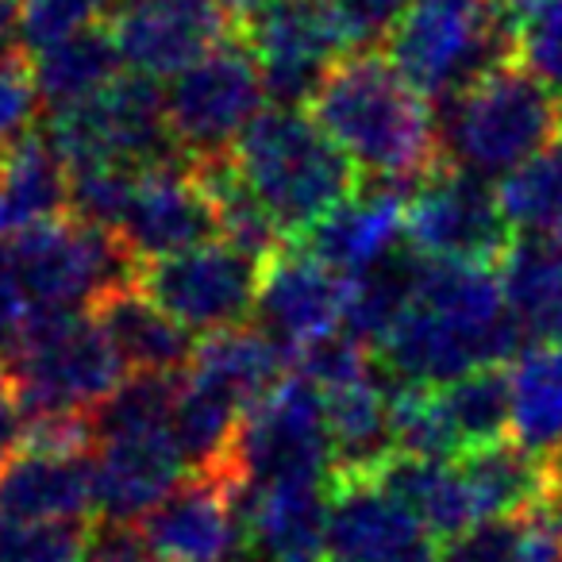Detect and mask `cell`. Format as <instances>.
<instances>
[{
	"mask_svg": "<svg viewBox=\"0 0 562 562\" xmlns=\"http://www.w3.org/2000/svg\"><path fill=\"white\" fill-rule=\"evenodd\" d=\"M258 281H262V262L224 239L204 243L186 255L143 262L135 270V290L186 331L204 339L247 328L258 305Z\"/></svg>",
	"mask_w": 562,
	"mask_h": 562,
	"instance_id": "obj_10",
	"label": "cell"
},
{
	"mask_svg": "<svg viewBox=\"0 0 562 562\" xmlns=\"http://www.w3.org/2000/svg\"><path fill=\"white\" fill-rule=\"evenodd\" d=\"M220 9H224V16L232 20V24H243V20H250L255 12H262L266 4H273V0H216Z\"/></svg>",
	"mask_w": 562,
	"mask_h": 562,
	"instance_id": "obj_47",
	"label": "cell"
},
{
	"mask_svg": "<svg viewBox=\"0 0 562 562\" xmlns=\"http://www.w3.org/2000/svg\"><path fill=\"white\" fill-rule=\"evenodd\" d=\"M40 127V93H35L27 55L0 58V155L16 147Z\"/></svg>",
	"mask_w": 562,
	"mask_h": 562,
	"instance_id": "obj_39",
	"label": "cell"
},
{
	"mask_svg": "<svg viewBox=\"0 0 562 562\" xmlns=\"http://www.w3.org/2000/svg\"><path fill=\"white\" fill-rule=\"evenodd\" d=\"M443 162L482 181H505L562 139V101L520 63H508L436 104Z\"/></svg>",
	"mask_w": 562,
	"mask_h": 562,
	"instance_id": "obj_3",
	"label": "cell"
},
{
	"mask_svg": "<svg viewBox=\"0 0 562 562\" xmlns=\"http://www.w3.org/2000/svg\"><path fill=\"white\" fill-rule=\"evenodd\" d=\"M4 367L16 385L24 420L55 413L93 416L124 385V362L93 313L32 316Z\"/></svg>",
	"mask_w": 562,
	"mask_h": 562,
	"instance_id": "obj_6",
	"label": "cell"
},
{
	"mask_svg": "<svg viewBox=\"0 0 562 562\" xmlns=\"http://www.w3.org/2000/svg\"><path fill=\"white\" fill-rule=\"evenodd\" d=\"M120 239L139 266L220 239L209 189L193 162L170 158V162L139 170V186H135L132 212L120 227Z\"/></svg>",
	"mask_w": 562,
	"mask_h": 562,
	"instance_id": "obj_16",
	"label": "cell"
},
{
	"mask_svg": "<svg viewBox=\"0 0 562 562\" xmlns=\"http://www.w3.org/2000/svg\"><path fill=\"white\" fill-rule=\"evenodd\" d=\"M186 459L178 451L173 428L127 431V436L97 439L93 493L104 524L132 528V520H147L181 482Z\"/></svg>",
	"mask_w": 562,
	"mask_h": 562,
	"instance_id": "obj_17",
	"label": "cell"
},
{
	"mask_svg": "<svg viewBox=\"0 0 562 562\" xmlns=\"http://www.w3.org/2000/svg\"><path fill=\"white\" fill-rule=\"evenodd\" d=\"M520 520H482L439 547V562H516Z\"/></svg>",
	"mask_w": 562,
	"mask_h": 562,
	"instance_id": "obj_41",
	"label": "cell"
},
{
	"mask_svg": "<svg viewBox=\"0 0 562 562\" xmlns=\"http://www.w3.org/2000/svg\"><path fill=\"white\" fill-rule=\"evenodd\" d=\"M232 474L243 485L331 482V436L324 393L301 374H285L247 408L232 447Z\"/></svg>",
	"mask_w": 562,
	"mask_h": 562,
	"instance_id": "obj_9",
	"label": "cell"
},
{
	"mask_svg": "<svg viewBox=\"0 0 562 562\" xmlns=\"http://www.w3.org/2000/svg\"><path fill=\"white\" fill-rule=\"evenodd\" d=\"M513 439L551 459L562 447V347L524 351L513 370Z\"/></svg>",
	"mask_w": 562,
	"mask_h": 562,
	"instance_id": "obj_31",
	"label": "cell"
},
{
	"mask_svg": "<svg viewBox=\"0 0 562 562\" xmlns=\"http://www.w3.org/2000/svg\"><path fill=\"white\" fill-rule=\"evenodd\" d=\"M120 0H24V24H20V50L27 58L55 43L101 27L116 12Z\"/></svg>",
	"mask_w": 562,
	"mask_h": 562,
	"instance_id": "obj_37",
	"label": "cell"
},
{
	"mask_svg": "<svg viewBox=\"0 0 562 562\" xmlns=\"http://www.w3.org/2000/svg\"><path fill=\"white\" fill-rule=\"evenodd\" d=\"M551 474H554V497H562V447L551 454Z\"/></svg>",
	"mask_w": 562,
	"mask_h": 562,
	"instance_id": "obj_48",
	"label": "cell"
},
{
	"mask_svg": "<svg viewBox=\"0 0 562 562\" xmlns=\"http://www.w3.org/2000/svg\"><path fill=\"white\" fill-rule=\"evenodd\" d=\"M0 266L35 316L93 313L109 293L132 285L139 270L120 235L97 232L74 216L4 235Z\"/></svg>",
	"mask_w": 562,
	"mask_h": 562,
	"instance_id": "obj_5",
	"label": "cell"
},
{
	"mask_svg": "<svg viewBox=\"0 0 562 562\" xmlns=\"http://www.w3.org/2000/svg\"><path fill=\"white\" fill-rule=\"evenodd\" d=\"M97 513L93 459L20 447L0 467V524H89Z\"/></svg>",
	"mask_w": 562,
	"mask_h": 562,
	"instance_id": "obj_20",
	"label": "cell"
},
{
	"mask_svg": "<svg viewBox=\"0 0 562 562\" xmlns=\"http://www.w3.org/2000/svg\"><path fill=\"white\" fill-rule=\"evenodd\" d=\"M70 216V166L55 150L47 127L4 150L0 166V224L4 235Z\"/></svg>",
	"mask_w": 562,
	"mask_h": 562,
	"instance_id": "obj_26",
	"label": "cell"
},
{
	"mask_svg": "<svg viewBox=\"0 0 562 562\" xmlns=\"http://www.w3.org/2000/svg\"><path fill=\"white\" fill-rule=\"evenodd\" d=\"M420 539L428 531L378 477L331 482L328 562H393Z\"/></svg>",
	"mask_w": 562,
	"mask_h": 562,
	"instance_id": "obj_21",
	"label": "cell"
},
{
	"mask_svg": "<svg viewBox=\"0 0 562 562\" xmlns=\"http://www.w3.org/2000/svg\"><path fill=\"white\" fill-rule=\"evenodd\" d=\"M385 58L424 101H451L516 63V24L505 0H408Z\"/></svg>",
	"mask_w": 562,
	"mask_h": 562,
	"instance_id": "obj_4",
	"label": "cell"
},
{
	"mask_svg": "<svg viewBox=\"0 0 562 562\" xmlns=\"http://www.w3.org/2000/svg\"><path fill=\"white\" fill-rule=\"evenodd\" d=\"M139 170L135 166H86L70 170V216L97 232L120 235L135 201Z\"/></svg>",
	"mask_w": 562,
	"mask_h": 562,
	"instance_id": "obj_36",
	"label": "cell"
},
{
	"mask_svg": "<svg viewBox=\"0 0 562 562\" xmlns=\"http://www.w3.org/2000/svg\"><path fill=\"white\" fill-rule=\"evenodd\" d=\"M0 239H4V224H0Z\"/></svg>",
	"mask_w": 562,
	"mask_h": 562,
	"instance_id": "obj_50",
	"label": "cell"
},
{
	"mask_svg": "<svg viewBox=\"0 0 562 562\" xmlns=\"http://www.w3.org/2000/svg\"><path fill=\"white\" fill-rule=\"evenodd\" d=\"M0 166H4V155H0Z\"/></svg>",
	"mask_w": 562,
	"mask_h": 562,
	"instance_id": "obj_51",
	"label": "cell"
},
{
	"mask_svg": "<svg viewBox=\"0 0 562 562\" xmlns=\"http://www.w3.org/2000/svg\"><path fill=\"white\" fill-rule=\"evenodd\" d=\"M27 63H32L40 104L50 116L101 97L109 86H116L120 70H124V58H120L116 43H112L109 24L70 35V40L32 55Z\"/></svg>",
	"mask_w": 562,
	"mask_h": 562,
	"instance_id": "obj_27",
	"label": "cell"
},
{
	"mask_svg": "<svg viewBox=\"0 0 562 562\" xmlns=\"http://www.w3.org/2000/svg\"><path fill=\"white\" fill-rule=\"evenodd\" d=\"M347 293H351V278L290 243L262 262L255 328H262L293 359L305 347L344 331Z\"/></svg>",
	"mask_w": 562,
	"mask_h": 562,
	"instance_id": "obj_14",
	"label": "cell"
},
{
	"mask_svg": "<svg viewBox=\"0 0 562 562\" xmlns=\"http://www.w3.org/2000/svg\"><path fill=\"white\" fill-rule=\"evenodd\" d=\"M120 58L139 78H178L235 32L216 0H120L109 16Z\"/></svg>",
	"mask_w": 562,
	"mask_h": 562,
	"instance_id": "obj_13",
	"label": "cell"
},
{
	"mask_svg": "<svg viewBox=\"0 0 562 562\" xmlns=\"http://www.w3.org/2000/svg\"><path fill=\"white\" fill-rule=\"evenodd\" d=\"M459 474L470 485L477 520H520L554 501L551 459L531 454L516 439L462 451Z\"/></svg>",
	"mask_w": 562,
	"mask_h": 562,
	"instance_id": "obj_25",
	"label": "cell"
},
{
	"mask_svg": "<svg viewBox=\"0 0 562 562\" xmlns=\"http://www.w3.org/2000/svg\"><path fill=\"white\" fill-rule=\"evenodd\" d=\"M32 308H27L24 293L16 290V281L9 278V270L0 266V362H9L12 351L24 339L27 324H32Z\"/></svg>",
	"mask_w": 562,
	"mask_h": 562,
	"instance_id": "obj_44",
	"label": "cell"
},
{
	"mask_svg": "<svg viewBox=\"0 0 562 562\" xmlns=\"http://www.w3.org/2000/svg\"><path fill=\"white\" fill-rule=\"evenodd\" d=\"M232 158L285 243L344 209L362 189L351 158L301 109H266L239 135Z\"/></svg>",
	"mask_w": 562,
	"mask_h": 562,
	"instance_id": "obj_2",
	"label": "cell"
},
{
	"mask_svg": "<svg viewBox=\"0 0 562 562\" xmlns=\"http://www.w3.org/2000/svg\"><path fill=\"white\" fill-rule=\"evenodd\" d=\"M47 135L70 170L86 166H147L181 158L166 120V89L139 74H127L101 97L50 116Z\"/></svg>",
	"mask_w": 562,
	"mask_h": 562,
	"instance_id": "obj_8",
	"label": "cell"
},
{
	"mask_svg": "<svg viewBox=\"0 0 562 562\" xmlns=\"http://www.w3.org/2000/svg\"><path fill=\"white\" fill-rule=\"evenodd\" d=\"M516 232L490 181L443 166L413 189L405 209V243L428 262L493 266L508 255Z\"/></svg>",
	"mask_w": 562,
	"mask_h": 562,
	"instance_id": "obj_12",
	"label": "cell"
},
{
	"mask_svg": "<svg viewBox=\"0 0 562 562\" xmlns=\"http://www.w3.org/2000/svg\"><path fill=\"white\" fill-rule=\"evenodd\" d=\"M308 116L351 158L362 181L416 189L447 166L436 109L378 50L339 58L316 89Z\"/></svg>",
	"mask_w": 562,
	"mask_h": 562,
	"instance_id": "obj_1",
	"label": "cell"
},
{
	"mask_svg": "<svg viewBox=\"0 0 562 562\" xmlns=\"http://www.w3.org/2000/svg\"><path fill=\"white\" fill-rule=\"evenodd\" d=\"M378 482L416 516L424 531L431 539H454L467 528H474L477 508L470 497L467 477L459 474V467H447V462H428V459H397L378 474Z\"/></svg>",
	"mask_w": 562,
	"mask_h": 562,
	"instance_id": "obj_29",
	"label": "cell"
},
{
	"mask_svg": "<svg viewBox=\"0 0 562 562\" xmlns=\"http://www.w3.org/2000/svg\"><path fill=\"white\" fill-rule=\"evenodd\" d=\"M235 35L262 70L266 101L273 109L313 104L331 66L351 55L336 0H273L235 24Z\"/></svg>",
	"mask_w": 562,
	"mask_h": 562,
	"instance_id": "obj_11",
	"label": "cell"
},
{
	"mask_svg": "<svg viewBox=\"0 0 562 562\" xmlns=\"http://www.w3.org/2000/svg\"><path fill=\"white\" fill-rule=\"evenodd\" d=\"M413 189L393 181H362V189L313 224L305 235L293 239V247L313 255L316 262L331 266L344 278H359L374 262H382L390 250L405 243V209Z\"/></svg>",
	"mask_w": 562,
	"mask_h": 562,
	"instance_id": "obj_18",
	"label": "cell"
},
{
	"mask_svg": "<svg viewBox=\"0 0 562 562\" xmlns=\"http://www.w3.org/2000/svg\"><path fill=\"white\" fill-rule=\"evenodd\" d=\"M551 505H554V513H551V516H554V524H559V531H562V497H554Z\"/></svg>",
	"mask_w": 562,
	"mask_h": 562,
	"instance_id": "obj_49",
	"label": "cell"
},
{
	"mask_svg": "<svg viewBox=\"0 0 562 562\" xmlns=\"http://www.w3.org/2000/svg\"><path fill=\"white\" fill-rule=\"evenodd\" d=\"M78 562H162V559L147 547L143 531L104 524V528H93V536H89Z\"/></svg>",
	"mask_w": 562,
	"mask_h": 562,
	"instance_id": "obj_42",
	"label": "cell"
},
{
	"mask_svg": "<svg viewBox=\"0 0 562 562\" xmlns=\"http://www.w3.org/2000/svg\"><path fill=\"white\" fill-rule=\"evenodd\" d=\"M462 451L513 439V370L482 367L439 390Z\"/></svg>",
	"mask_w": 562,
	"mask_h": 562,
	"instance_id": "obj_32",
	"label": "cell"
},
{
	"mask_svg": "<svg viewBox=\"0 0 562 562\" xmlns=\"http://www.w3.org/2000/svg\"><path fill=\"white\" fill-rule=\"evenodd\" d=\"M497 273L528 351L562 344V235L520 232Z\"/></svg>",
	"mask_w": 562,
	"mask_h": 562,
	"instance_id": "obj_24",
	"label": "cell"
},
{
	"mask_svg": "<svg viewBox=\"0 0 562 562\" xmlns=\"http://www.w3.org/2000/svg\"><path fill=\"white\" fill-rule=\"evenodd\" d=\"M516 562H562V531L551 516V505L520 516Z\"/></svg>",
	"mask_w": 562,
	"mask_h": 562,
	"instance_id": "obj_43",
	"label": "cell"
},
{
	"mask_svg": "<svg viewBox=\"0 0 562 562\" xmlns=\"http://www.w3.org/2000/svg\"><path fill=\"white\" fill-rule=\"evenodd\" d=\"M390 424L393 447L405 459L447 462L462 454L439 390H428V385H390Z\"/></svg>",
	"mask_w": 562,
	"mask_h": 562,
	"instance_id": "obj_34",
	"label": "cell"
},
{
	"mask_svg": "<svg viewBox=\"0 0 562 562\" xmlns=\"http://www.w3.org/2000/svg\"><path fill=\"white\" fill-rule=\"evenodd\" d=\"M290 362V351H281L262 328L247 324V328H232L201 339L189 374L224 390L243 408H255L285 378Z\"/></svg>",
	"mask_w": 562,
	"mask_h": 562,
	"instance_id": "obj_28",
	"label": "cell"
},
{
	"mask_svg": "<svg viewBox=\"0 0 562 562\" xmlns=\"http://www.w3.org/2000/svg\"><path fill=\"white\" fill-rule=\"evenodd\" d=\"M378 370L367 382L324 393L331 436V482H367L378 477L393 459V424H390V385Z\"/></svg>",
	"mask_w": 562,
	"mask_h": 562,
	"instance_id": "obj_23",
	"label": "cell"
},
{
	"mask_svg": "<svg viewBox=\"0 0 562 562\" xmlns=\"http://www.w3.org/2000/svg\"><path fill=\"white\" fill-rule=\"evenodd\" d=\"M239 513L255 562H328L331 482H239Z\"/></svg>",
	"mask_w": 562,
	"mask_h": 562,
	"instance_id": "obj_19",
	"label": "cell"
},
{
	"mask_svg": "<svg viewBox=\"0 0 562 562\" xmlns=\"http://www.w3.org/2000/svg\"><path fill=\"white\" fill-rule=\"evenodd\" d=\"M408 0H336L339 24L347 35L351 55H370L382 43H390L393 27L405 16Z\"/></svg>",
	"mask_w": 562,
	"mask_h": 562,
	"instance_id": "obj_40",
	"label": "cell"
},
{
	"mask_svg": "<svg viewBox=\"0 0 562 562\" xmlns=\"http://www.w3.org/2000/svg\"><path fill=\"white\" fill-rule=\"evenodd\" d=\"M20 439H24V408H20L9 367L0 362V467L20 451Z\"/></svg>",
	"mask_w": 562,
	"mask_h": 562,
	"instance_id": "obj_45",
	"label": "cell"
},
{
	"mask_svg": "<svg viewBox=\"0 0 562 562\" xmlns=\"http://www.w3.org/2000/svg\"><path fill=\"white\" fill-rule=\"evenodd\" d=\"M516 24V63L562 101V0H505Z\"/></svg>",
	"mask_w": 562,
	"mask_h": 562,
	"instance_id": "obj_35",
	"label": "cell"
},
{
	"mask_svg": "<svg viewBox=\"0 0 562 562\" xmlns=\"http://www.w3.org/2000/svg\"><path fill=\"white\" fill-rule=\"evenodd\" d=\"M513 232L562 235V139L497 186Z\"/></svg>",
	"mask_w": 562,
	"mask_h": 562,
	"instance_id": "obj_33",
	"label": "cell"
},
{
	"mask_svg": "<svg viewBox=\"0 0 562 562\" xmlns=\"http://www.w3.org/2000/svg\"><path fill=\"white\" fill-rule=\"evenodd\" d=\"M93 524H0V562H78Z\"/></svg>",
	"mask_w": 562,
	"mask_h": 562,
	"instance_id": "obj_38",
	"label": "cell"
},
{
	"mask_svg": "<svg viewBox=\"0 0 562 562\" xmlns=\"http://www.w3.org/2000/svg\"><path fill=\"white\" fill-rule=\"evenodd\" d=\"M20 24H24V0H0V58L24 55L20 50Z\"/></svg>",
	"mask_w": 562,
	"mask_h": 562,
	"instance_id": "obj_46",
	"label": "cell"
},
{
	"mask_svg": "<svg viewBox=\"0 0 562 562\" xmlns=\"http://www.w3.org/2000/svg\"><path fill=\"white\" fill-rule=\"evenodd\" d=\"M143 539L162 562H250L239 477L189 474L143 520Z\"/></svg>",
	"mask_w": 562,
	"mask_h": 562,
	"instance_id": "obj_15",
	"label": "cell"
},
{
	"mask_svg": "<svg viewBox=\"0 0 562 562\" xmlns=\"http://www.w3.org/2000/svg\"><path fill=\"white\" fill-rule=\"evenodd\" d=\"M97 324L109 336L112 351L120 355L127 374H150V378H181L196 359V339L193 331L181 328L173 316H166L155 301H147L139 290L124 285V290L109 293L101 305L93 308Z\"/></svg>",
	"mask_w": 562,
	"mask_h": 562,
	"instance_id": "obj_22",
	"label": "cell"
},
{
	"mask_svg": "<svg viewBox=\"0 0 562 562\" xmlns=\"http://www.w3.org/2000/svg\"><path fill=\"white\" fill-rule=\"evenodd\" d=\"M424 258L416 255L408 243L351 278V293H347V316L344 331L355 336L359 344L378 347L393 331V324L413 308L416 290H420Z\"/></svg>",
	"mask_w": 562,
	"mask_h": 562,
	"instance_id": "obj_30",
	"label": "cell"
},
{
	"mask_svg": "<svg viewBox=\"0 0 562 562\" xmlns=\"http://www.w3.org/2000/svg\"><path fill=\"white\" fill-rule=\"evenodd\" d=\"M262 104V70L232 32L166 86V120H170L173 147L186 162L227 158L239 135L266 112Z\"/></svg>",
	"mask_w": 562,
	"mask_h": 562,
	"instance_id": "obj_7",
	"label": "cell"
}]
</instances>
